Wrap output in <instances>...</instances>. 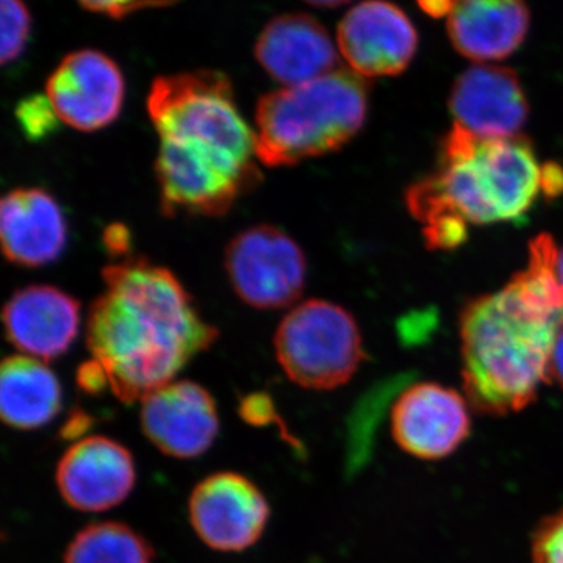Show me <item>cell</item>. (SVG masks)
<instances>
[{
  "label": "cell",
  "instance_id": "8fae6325",
  "mask_svg": "<svg viewBox=\"0 0 563 563\" xmlns=\"http://www.w3.org/2000/svg\"><path fill=\"white\" fill-rule=\"evenodd\" d=\"M470 431L468 399L440 384H415L393 406V439L421 461H440L453 454Z\"/></svg>",
  "mask_w": 563,
  "mask_h": 563
},
{
  "label": "cell",
  "instance_id": "f1b7e54d",
  "mask_svg": "<svg viewBox=\"0 0 563 563\" xmlns=\"http://www.w3.org/2000/svg\"><path fill=\"white\" fill-rule=\"evenodd\" d=\"M422 13L428 16L439 18L450 16L451 10L454 7V0H417Z\"/></svg>",
  "mask_w": 563,
  "mask_h": 563
},
{
  "label": "cell",
  "instance_id": "4dcf8cb0",
  "mask_svg": "<svg viewBox=\"0 0 563 563\" xmlns=\"http://www.w3.org/2000/svg\"><path fill=\"white\" fill-rule=\"evenodd\" d=\"M555 274H558L559 284L563 290V250H559L558 261H555Z\"/></svg>",
  "mask_w": 563,
  "mask_h": 563
},
{
  "label": "cell",
  "instance_id": "7c38bea8",
  "mask_svg": "<svg viewBox=\"0 0 563 563\" xmlns=\"http://www.w3.org/2000/svg\"><path fill=\"white\" fill-rule=\"evenodd\" d=\"M454 125L479 140L520 136L529 103L517 73L495 65H476L454 81L450 98Z\"/></svg>",
  "mask_w": 563,
  "mask_h": 563
},
{
  "label": "cell",
  "instance_id": "9c48e42d",
  "mask_svg": "<svg viewBox=\"0 0 563 563\" xmlns=\"http://www.w3.org/2000/svg\"><path fill=\"white\" fill-rule=\"evenodd\" d=\"M125 81L117 62L99 51L70 52L46 81V98L58 120L80 132H96L118 120Z\"/></svg>",
  "mask_w": 563,
  "mask_h": 563
},
{
  "label": "cell",
  "instance_id": "603a6c76",
  "mask_svg": "<svg viewBox=\"0 0 563 563\" xmlns=\"http://www.w3.org/2000/svg\"><path fill=\"white\" fill-rule=\"evenodd\" d=\"M532 563H563V509L543 518L531 543Z\"/></svg>",
  "mask_w": 563,
  "mask_h": 563
},
{
  "label": "cell",
  "instance_id": "7a4b0ae2",
  "mask_svg": "<svg viewBox=\"0 0 563 563\" xmlns=\"http://www.w3.org/2000/svg\"><path fill=\"white\" fill-rule=\"evenodd\" d=\"M106 291L92 302L87 346L122 402L143 401L174 383L218 331L169 269L135 257L107 266Z\"/></svg>",
  "mask_w": 563,
  "mask_h": 563
},
{
  "label": "cell",
  "instance_id": "f546056e",
  "mask_svg": "<svg viewBox=\"0 0 563 563\" xmlns=\"http://www.w3.org/2000/svg\"><path fill=\"white\" fill-rule=\"evenodd\" d=\"M303 2L321 7V9H335V7L344 5V3L351 2V0H303Z\"/></svg>",
  "mask_w": 563,
  "mask_h": 563
},
{
  "label": "cell",
  "instance_id": "d4e9b609",
  "mask_svg": "<svg viewBox=\"0 0 563 563\" xmlns=\"http://www.w3.org/2000/svg\"><path fill=\"white\" fill-rule=\"evenodd\" d=\"M240 415L250 424L265 426L276 420V409L272 398L265 393H252L240 402Z\"/></svg>",
  "mask_w": 563,
  "mask_h": 563
},
{
  "label": "cell",
  "instance_id": "d6986e66",
  "mask_svg": "<svg viewBox=\"0 0 563 563\" xmlns=\"http://www.w3.org/2000/svg\"><path fill=\"white\" fill-rule=\"evenodd\" d=\"M62 409V385L46 363L11 355L0 369V415L7 424L32 431L49 424Z\"/></svg>",
  "mask_w": 563,
  "mask_h": 563
},
{
  "label": "cell",
  "instance_id": "44dd1931",
  "mask_svg": "<svg viewBox=\"0 0 563 563\" xmlns=\"http://www.w3.org/2000/svg\"><path fill=\"white\" fill-rule=\"evenodd\" d=\"M2 20V65L16 60L27 46L32 16L24 0H0Z\"/></svg>",
  "mask_w": 563,
  "mask_h": 563
},
{
  "label": "cell",
  "instance_id": "30bf717a",
  "mask_svg": "<svg viewBox=\"0 0 563 563\" xmlns=\"http://www.w3.org/2000/svg\"><path fill=\"white\" fill-rule=\"evenodd\" d=\"M417 27L390 0H365L339 25L336 43L344 60L361 77L398 76L418 51Z\"/></svg>",
  "mask_w": 563,
  "mask_h": 563
},
{
  "label": "cell",
  "instance_id": "e0dca14e",
  "mask_svg": "<svg viewBox=\"0 0 563 563\" xmlns=\"http://www.w3.org/2000/svg\"><path fill=\"white\" fill-rule=\"evenodd\" d=\"M255 58L274 80L298 87L335 70L336 52L331 35L309 14L274 18L255 43Z\"/></svg>",
  "mask_w": 563,
  "mask_h": 563
},
{
  "label": "cell",
  "instance_id": "5bb4252c",
  "mask_svg": "<svg viewBox=\"0 0 563 563\" xmlns=\"http://www.w3.org/2000/svg\"><path fill=\"white\" fill-rule=\"evenodd\" d=\"M141 428L163 454L198 457L209 451L220 431L217 402L201 385L172 383L143 399Z\"/></svg>",
  "mask_w": 563,
  "mask_h": 563
},
{
  "label": "cell",
  "instance_id": "6da1fadb",
  "mask_svg": "<svg viewBox=\"0 0 563 563\" xmlns=\"http://www.w3.org/2000/svg\"><path fill=\"white\" fill-rule=\"evenodd\" d=\"M147 113L161 141L155 174L163 213L221 217L257 187V136L228 76L195 70L157 77Z\"/></svg>",
  "mask_w": 563,
  "mask_h": 563
},
{
  "label": "cell",
  "instance_id": "7402d4cb",
  "mask_svg": "<svg viewBox=\"0 0 563 563\" xmlns=\"http://www.w3.org/2000/svg\"><path fill=\"white\" fill-rule=\"evenodd\" d=\"M16 118L22 132L31 140L46 139L57 129V121H60L46 96L24 99L18 106Z\"/></svg>",
  "mask_w": 563,
  "mask_h": 563
},
{
  "label": "cell",
  "instance_id": "5b68a950",
  "mask_svg": "<svg viewBox=\"0 0 563 563\" xmlns=\"http://www.w3.org/2000/svg\"><path fill=\"white\" fill-rule=\"evenodd\" d=\"M368 101V85L346 69L268 92L255 110L258 162L279 168L339 151L365 124Z\"/></svg>",
  "mask_w": 563,
  "mask_h": 563
},
{
  "label": "cell",
  "instance_id": "ffe728a7",
  "mask_svg": "<svg viewBox=\"0 0 563 563\" xmlns=\"http://www.w3.org/2000/svg\"><path fill=\"white\" fill-rule=\"evenodd\" d=\"M154 550L144 537L117 521L88 525L66 548L63 563H152Z\"/></svg>",
  "mask_w": 563,
  "mask_h": 563
},
{
  "label": "cell",
  "instance_id": "3957f363",
  "mask_svg": "<svg viewBox=\"0 0 563 563\" xmlns=\"http://www.w3.org/2000/svg\"><path fill=\"white\" fill-rule=\"evenodd\" d=\"M558 254L553 236H536L523 272L463 310V390L477 412H520L548 380L551 351L563 325Z\"/></svg>",
  "mask_w": 563,
  "mask_h": 563
},
{
  "label": "cell",
  "instance_id": "ac0fdd59",
  "mask_svg": "<svg viewBox=\"0 0 563 563\" xmlns=\"http://www.w3.org/2000/svg\"><path fill=\"white\" fill-rule=\"evenodd\" d=\"M531 27L526 0H454L448 36L473 62H499L520 49Z\"/></svg>",
  "mask_w": 563,
  "mask_h": 563
},
{
  "label": "cell",
  "instance_id": "4fadbf2b",
  "mask_svg": "<svg viewBox=\"0 0 563 563\" xmlns=\"http://www.w3.org/2000/svg\"><path fill=\"white\" fill-rule=\"evenodd\" d=\"M55 479L73 509L103 512L131 495L135 462L121 443L107 437H85L62 455Z\"/></svg>",
  "mask_w": 563,
  "mask_h": 563
},
{
  "label": "cell",
  "instance_id": "484cf974",
  "mask_svg": "<svg viewBox=\"0 0 563 563\" xmlns=\"http://www.w3.org/2000/svg\"><path fill=\"white\" fill-rule=\"evenodd\" d=\"M77 379H79L80 387L88 393L101 391L106 385H109L107 384L106 374H103L101 365L95 361L87 362L80 366Z\"/></svg>",
  "mask_w": 563,
  "mask_h": 563
},
{
  "label": "cell",
  "instance_id": "277c9868",
  "mask_svg": "<svg viewBox=\"0 0 563 563\" xmlns=\"http://www.w3.org/2000/svg\"><path fill=\"white\" fill-rule=\"evenodd\" d=\"M563 191V169L540 163L523 136L479 140L453 125L442 141L439 168L415 181L407 207L431 250H454L472 225L525 218L540 196Z\"/></svg>",
  "mask_w": 563,
  "mask_h": 563
},
{
  "label": "cell",
  "instance_id": "4316f807",
  "mask_svg": "<svg viewBox=\"0 0 563 563\" xmlns=\"http://www.w3.org/2000/svg\"><path fill=\"white\" fill-rule=\"evenodd\" d=\"M103 243L113 255L125 254L131 250V233L121 224H113L103 233Z\"/></svg>",
  "mask_w": 563,
  "mask_h": 563
},
{
  "label": "cell",
  "instance_id": "83f0119b",
  "mask_svg": "<svg viewBox=\"0 0 563 563\" xmlns=\"http://www.w3.org/2000/svg\"><path fill=\"white\" fill-rule=\"evenodd\" d=\"M548 379L554 380L559 387L563 388V325L555 336L553 351H551Z\"/></svg>",
  "mask_w": 563,
  "mask_h": 563
},
{
  "label": "cell",
  "instance_id": "cb8c5ba5",
  "mask_svg": "<svg viewBox=\"0 0 563 563\" xmlns=\"http://www.w3.org/2000/svg\"><path fill=\"white\" fill-rule=\"evenodd\" d=\"M77 2L84 9L120 20L136 11L173 5L177 0H77Z\"/></svg>",
  "mask_w": 563,
  "mask_h": 563
},
{
  "label": "cell",
  "instance_id": "ba28073f",
  "mask_svg": "<svg viewBox=\"0 0 563 563\" xmlns=\"http://www.w3.org/2000/svg\"><path fill=\"white\" fill-rule=\"evenodd\" d=\"M190 523L211 550L239 553L261 540L269 506L257 485L239 473H214L191 492Z\"/></svg>",
  "mask_w": 563,
  "mask_h": 563
},
{
  "label": "cell",
  "instance_id": "2e32d148",
  "mask_svg": "<svg viewBox=\"0 0 563 563\" xmlns=\"http://www.w3.org/2000/svg\"><path fill=\"white\" fill-rule=\"evenodd\" d=\"M0 236L7 261L38 268L60 258L68 224L60 203L41 188H18L0 203Z\"/></svg>",
  "mask_w": 563,
  "mask_h": 563
},
{
  "label": "cell",
  "instance_id": "52a82bcc",
  "mask_svg": "<svg viewBox=\"0 0 563 563\" xmlns=\"http://www.w3.org/2000/svg\"><path fill=\"white\" fill-rule=\"evenodd\" d=\"M233 290L255 309H282L301 296L307 261L301 247L273 225L246 229L225 250Z\"/></svg>",
  "mask_w": 563,
  "mask_h": 563
},
{
  "label": "cell",
  "instance_id": "8992f818",
  "mask_svg": "<svg viewBox=\"0 0 563 563\" xmlns=\"http://www.w3.org/2000/svg\"><path fill=\"white\" fill-rule=\"evenodd\" d=\"M274 347L288 379L310 390L342 387L365 355L354 318L320 299L299 303L282 320Z\"/></svg>",
  "mask_w": 563,
  "mask_h": 563
},
{
  "label": "cell",
  "instance_id": "9a60e30c",
  "mask_svg": "<svg viewBox=\"0 0 563 563\" xmlns=\"http://www.w3.org/2000/svg\"><path fill=\"white\" fill-rule=\"evenodd\" d=\"M7 339L31 357L52 361L68 352L80 325V302L52 285H31L3 309Z\"/></svg>",
  "mask_w": 563,
  "mask_h": 563
}]
</instances>
